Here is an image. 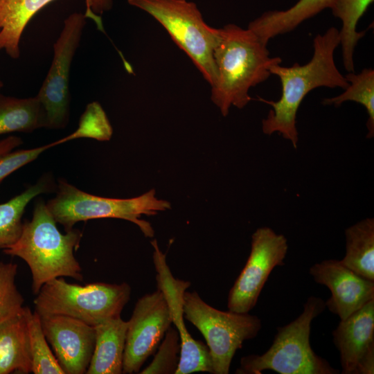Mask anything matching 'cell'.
I'll return each instance as SVG.
<instances>
[{"instance_id": "cell-1", "label": "cell", "mask_w": 374, "mask_h": 374, "mask_svg": "<svg viewBox=\"0 0 374 374\" xmlns=\"http://www.w3.org/2000/svg\"><path fill=\"white\" fill-rule=\"evenodd\" d=\"M339 44V30L330 27L314 38L313 55L308 63L303 65L295 63L288 67L280 64L271 66L270 73L279 78L282 90L277 101L260 98L272 107L262 121L264 134L271 135L278 132L296 148L299 136L296 114L306 95L317 87L344 89L348 85L335 61V51Z\"/></svg>"}, {"instance_id": "cell-2", "label": "cell", "mask_w": 374, "mask_h": 374, "mask_svg": "<svg viewBox=\"0 0 374 374\" xmlns=\"http://www.w3.org/2000/svg\"><path fill=\"white\" fill-rule=\"evenodd\" d=\"M213 60L211 98L224 116L232 105L244 107L252 99L249 89L267 80L271 66L282 62L280 57H270L267 44L252 30L234 24L217 28Z\"/></svg>"}, {"instance_id": "cell-3", "label": "cell", "mask_w": 374, "mask_h": 374, "mask_svg": "<svg viewBox=\"0 0 374 374\" xmlns=\"http://www.w3.org/2000/svg\"><path fill=\"white\" fill-rule=\"evenodd\" d=\"M44 199L36 200L33 217L24 222L19 239L3 249L28 265L32 274V290L37 294L46 282L59 277L82 280V268L73 251L79 247L82 233L79 229L62 233Z\"/></svg>"}, {"instance_id": "cell-4", "label": "cell", "mask_w": 374, "mask_h": 374, "mask_svg": "<svg viewBox=\"0 0 374 374\" xmlns=\"http://www.w3.org/2000/svg\"><path fill=\"white\" fill-rule=\"evenodd\" d=\"M325 301L309 297L303 312L290 323L277 328L269 348L262 355H249L240 359L237 374H261L271 370L280 374H337L339 370L312 350L310 335L312 320L326 308Z\"/></svg>"}, {"instance_id": "cell-5", "label": "cell", "mask_w": 374, "mask_h": 374, "mask_svg": "<svg viewBox=\"0 0 374 374\" xmlns=\"http://www.w3.org/2000/svg\"><path fill=\"white\" fill-rule=\"evenodd\" d=\"M55 193L46 204L56 222L66 231L71 230L78 222L118 218L135 224L145 237L152 238L154 231L151 224L140 217L154 215L170 208V202L155 197L154 189L133 198H108L89 194L60 179Z\"/></svg>"}, {"instance_id": "cell-6", "label": "cell", "mask_w": 374, "mask_h": 374, "mask_svg": "<svg viewBox=\"0 0 374 374\" xmlns=\"http://www.w3.org/2000/svg\"><path fill=\"white\" fill-rule=\"evenodd\" d=\"M131 287L96 282L85 285L68 283L63 277L44 283L34 299L39 315L62 314L96 326L121 317L131 296Z\"/></svg>"}, {"instance_id": "cell-7", "label": "cell", "mask_w": 374, "mask_h": 374, "mask_svg": "<svg viewBox=\"0 0 374 374\" xmlns=\"http://www.w3.org/2000/svg\"><path fill=\"white\" fill-rule=\"evenodd\" d=\"M153 17L190 58L207 82L216 78L213 50L217 28L208 25L197 5L186 0H127Z\"/></svg>"}, {"instance_id": "cell-8", "label": "cell", "mask_w": 374, "mask_h": 374, "mask_svg": "<svg viewBox=\"0 0 374 374\" xmlns=\"http://www.w3.org/2000/svg\"><path fill=\"white\" fill-rule=\"evenodd\" d=\"M184 317L204 336L213 374H228L235 352L244 341L255 338L262 327L257 316L217 310L195 291L184 292Z\"/></svg>"}, {"instance_id": "cell-9", "label": "cell", "mask_w": 374, "mask_h": 374, "mask_svg": "<svg viewBox=\"0 0 374 374\" xmlns=\"http://www.w3.org/2000/svg\"><path fill=\"white\" fill-rule=\"evenodd\" d=\"M84 14L73 12L64 21L53 45L51 66L36 96L46 114L48 129L64 128L70 116L69 74L86 25Z\"/></svg>"}, {"instance_id": "cell-10", "label": "cell", "mask_w": 374, "mask_h": 374, "mask_svg": "<svg viewBox=\"0 0 374 374\" xmlns=\"http://www.w3.org/2000/svg\"><path fill=\"white\" fill-rule=\"evenodd\" d=\"M251 238L247 261L228 296L227 308L235 312L249 313L256 306L274 268L285 265L288 250L286 238L267 226L257 229Z\"/></svg>"}, {"instance_id": "cell-11", "label": "cell", "mask_w": 374, "mask_h": 374, "mask_svg": "<svg viewBox=\"0 0 374 374\" xmlns=\"http://www.w3.org/2000/svg\"><path fill=\"white\" fill-rule=\"evenodd\" d=\"M127 323L123 373H139L172 323L163 292L158 289L139 299Z\"/></svg>"}, {"instance_id": "cell-12", "label": "cell", "mask_w": 374, "mask_h": 374, "mask_svg": "<svg viewBox=\"0 0 374 374\" xmlns=\"http://www.w3.org/2000/svg\"><path fill=\"white\" fill-rule=\"evenodd\" d=\"M154 248L153 262L157 271V282L169 307L172 323L175 326L180 339V353L175 374H190L195 372L213 373L211 358L208 346L193 339L184 323V294L190 283L175 278L159 248L156 240L151 241Z\"/></svg>"}, {"instance_id": "cell-13", "label": "cell", "mask_w": 374, "mask_h": 374, "mask_svg": "<svg viewBox=\"0 0 374 374\" xmlns=\"http://www.w3.org/2000/svg\"><path fill=\"white\" fill-rule=\"evenodd\" d=\"M39 317L46 338L64 374L86 373L95 346V328L62 314Z\"/></svg>"}, {"instance_id": "cell-14", "label": "cell", "mask_w": 374, "mask_h": 374, "mask_svg": "<svg viewBox=\"0 0 374 374\" xmlns=\"http://www.w3.org/2000/svg\"><path fill=\"white\" fill-rule=\"evenodd\" d=\"M332 335L342 373H374V299L341 320Z\"/></svg>"}, {"instance_id": "cell-15", "label": "cell", "mask_w": 374, "mask_h": 374, "mask_svg": "<svg viewBox=\"0 0 374 374\" xmlns=\"http://www.w3.org/2000/svg\"><path fill=\"white\" fill-rule=\"evenodd\" d=\"M310 274L317 283L329 288L331 296L325 301L326 307L341 321L374 299V281L357 275L340 260L316 263L310 268Z\"/></svg>"}, {"instance_id": "cell-16", "label": "cell", "mask_w": 374, "mask_h": 374, "mask_svg": "<svg viewBox=\"0 0 374 374\" xmlns=\"http://www.w3.org/2000/svg\"><path fill=\"white\" fill-rule=\"evenodd\" d=\"M53 0H0V50L12 59L20 57L21 35L31 18ZM85 16L103 30L101 15L109 10L112 0H85Z\"/></svg>"}, {"instance_id": "cell-17", "label": "cell", "mask_w": 374, "mask_h": 374, "mask_svg": "<svg viewBox=\"0 0 374 374\" xmlns=\"http://www.w3.org/2000/svg\"><path fill=\"white\" fill-rule=\"evenodd\" d=\"M11 373H32L26 307L0 322V374Z\"/></svg>"}, {"instance_id": "cell-18", "label": "cell", "mask_w": 374, "mask_h": 374, "mask_svg": "<svg viewBox=\"0 0 374 374\" xmlns=\"http://www.w3.org/2000/svg\"><path fill=\"white\" fill-rule=\"evenodd\" d=\"M127 321L121 317L96 326V341L87 374L123 373Z\"/></svg>"}, {"instance_id": "cell-19", "label": "cell", "mask_w": 374, "mask_h": 374, "mask_svg": "<svg viewBox=\"0 0 374 374\" xmlns=\"http://www.w3.org/2000/svg\"><path fill=\"white\" fill-rule=\"evenodd\" d=\"M333 0H299L293 6L284 10H271L251 21L248 28L263 42L279 35L293 30L306 19L314 17L326 8Z\"/></svg>"}, {"instance_id": "cell-20", "label": "cell", "mask_w": 374, "mask_h": 374, "mask_svg": "<svg viewBox=\"0 0 374 374\" xmlns=\"http://www.w3.org/2000/svg\"><path fill=\"white\" fill-rule=\"evenodd\" d=\"M57 188L53 175L45 173L21 193L0 204V249L12 245L19 239L24 224L22 216L28 203L40 194L56 192Z\"/></svg>"}, {"instance_id": "cell-21", "label": "cell", "mask_w": 374, "mask_h": 374, "mask_svg": "<svg viewBox=\"0 0 374 374\" xmlns=\"http://www.w3.org/2000/svg\"><path fill=\"white\" fill-rule=\"evenodd\" d=\"M46 126L45 112L36 96L17 98L0 93V135L30 133Z\"/></svg>"}, {"instance_id": "cell-22", "label": "cell", "mask_w": 374, "mask_h": 374, "mask_svg": "<svg viewBox=\"0 0 374 374\" xmlns=\"http://www.w3.org/2000/svg\"><path fill=\"white\" fill-rule=\"evenodd\" d=\"M346 255L341 262L357 275L374 281V220L368 217L347 228Z\"/></svg>"}, {"instance_id": "cell-23", "label": "cell", "mask_w": 374, "mask_h": 374, "mask_svg": "<svg viewBox=\"0 0 374 374\" xmlns=\"http://www.w3.org/2000/svg\"><path fill=\"white\" fill-rule=\"evenodd\" d=\"M373 0H333L330 8L334 16L341 21L339 30L343 64L349 72H355L354 53L365 31H357V25Z\"/></svg>"}, {"instance_id": "cell-24", "label": "cell", "mask_w": 374, "mask_h": 374, "mask_svg": "<svg viewBox=\"0 0 374 374\" xmlns=\"http://www.w3.org/2000/svg\"><path fill=\"white\" fill-rule=\"evenodd\" d=\"M345 78L348 85L341 94L323 99L322 103L338 107L346 101H354L366 109L368 118L366 123L368 138L374 135V70L364 69L359 73L349 72Z\"/></svg>"}, {"instance_id": "cell-25", "label": "cell", "mask_w": 374, "mask_h": 374, "mask_svg": "<svg viewBox=\"0 0 374 374\" xmlns=\"http://www.w3.org/2000/svg\"><path fill=\"white\" fill-rule=\"evenodd\" d=\"M26 317L34 374H64L51 351L42 328L39 315L26 307Z\"/></svg>"}, {"instance_id": "cell-26", "label": "cell", "mask_w": 374, "mask_h": 374, "mask_svg": "<svg viewBox=\"0 0 374 374\" xmlns=\"http://www.w3.org/2000/svg\"><path fill=\"white\" fill-rule=\"evenodd\" d=\"M113 130L102 107L93 102L87 105L82 115L78 129L72 134L53 142V146L79 138H90L98 141H108Z\"/></svg>"}, {"instance_id": "cell-27", "label": "cell", "mask_w": 374, "mask_h": 374, "mask_svg": "<svg viewBox=\"0 0 374 374\" xmlns=\"http://www.w3.org/2000/svg\"><path fill=\"white\" fill-rule=\"evenodd\" d=\"M17 273V264L0 261V322L19 314L24 307L15 283Z\"/></svg>"}, {"instance_id": "cell-28", "label": "cell", "mask_w": 374, "mask_h": 374, "mask_svg": "<svg viewBox=\"0 0 374 374\" xmlns=\"http://www.w3.org/2000/svg\"><path fill=\"white\" fill-rule=\"evenodd\" d=\"M180 348L179 333L170 326L161 341L154 359L139 373L175 374L179 362Z\"/></svg>"}, {"instance_id": "cell-29", "label": "cell", "mask_w": 374, "mask_h": 374, "mask_svg": "<svg viewBox=\"0 0 374 374\" xmlns=\"http://www.w3.org/2000/svg\"><path fill=\"white\" fill-rule=\"evenodd\" d=\"M53 143L28 150L10 151L0 158V183L8 175L35 160L42 152L53 148Z\"/></svg>"}, {"instance_id": "cell-30", "label": "cell", "mask_w": 374, "mask_h": 374, "mask_svg": "<svg viewBox=\"0 0 374 374\" xmlns=\"http://www.w3.org/2000/svg\"><path fill=\"white\" fill-rule=\"evenodd\" d=\"M22 143L21 139L16 136H10L0 140V158Z\"/></svg>"}, {"instance_id": "cell-31", "label": "cell", "mask_w": 374, "mask_h": 374, "mask_svg": "<svg viewBox=\"0 0 374 374\" xmlns=\"http://www.w3.org/2000/svg\"><path fill=\"white\" fill-rule=\"evenodd\" d=\"M3 87V82L0 76V91L1 90Z\"/></svg>"}]
</instances>
